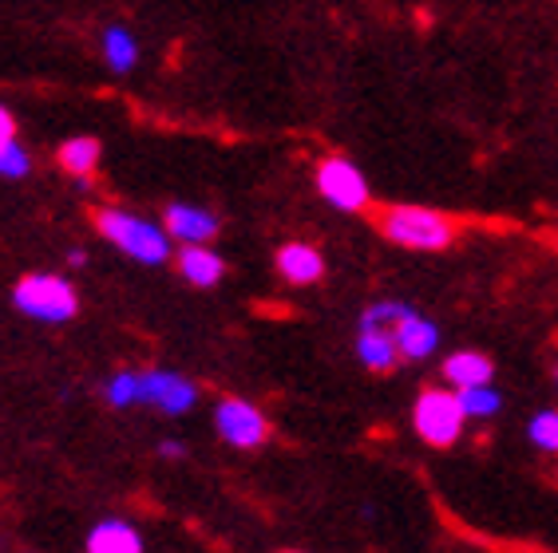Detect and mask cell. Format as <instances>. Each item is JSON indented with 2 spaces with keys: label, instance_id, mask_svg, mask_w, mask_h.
Here are the masks:
<instances>
[{
  "label": "cell",
  "instance_id": "cell-1",
  "mask_svg": "<svg viewBox=\"0 0 558 553\" xmlns=\"http://www.w3.org/2000/svg\"><path fill=\"white\" fill-rule=\"evenodd\" d=\"M92 222H96V230L108 237L116 249H123V254L143 261V266H162V261L171 257V234H167V225L143 222L140 213L104 206V210H96Z\"/></svg>",
  "mask_w": 558,
  "mask_h": 553
},
{
  "label": "cell",
  "instance_id": "cell-2",
  "mask_svg": "<svg viewBox=\"0 0 558 553\" xmlns=\"http://www.w3.org/2000/svg\"><path fill=\"white\" fill-rule=\"evenodd\" d=\"M376 225L400 249H444L460 234L451 218H444L440 210H428V206H388L376 213Z\"/></svg>",
  "mask_w": 558,
  "mask_h": 553
},
{
  "label": "cell",
  "instance_id": "cell-3",
  "mask_svg": "<svg viewBox=\"0 0 558 553\" xmlns=\"http://www.w3.org/2000/svg\"><path fill=\"white\" fill-rule=\"evenodd\" d=\"M12 300H16V309H21L24 317L44 320V324H64V320H72L75 309H80V297H75L72 281L52 276V273L21 276L16 288H12Z\"/></svg>",
  "mask_w": 558,
  "mask_h": 553
},
{
  "label": "cell",
  "instance_id": "cell-4",
  "mask_svg": "<svg viewBox=\"0 0 558 553\" xmlns=\"http://www.w3.org/2000/svg\"><path fill=\"white\" fill-rule=\"evenodd\" d=\"M412 423H416V435L432 447H451L456 439L463 435V404L456 392H444V388H424L416 400V411H412Z\"/></svg>",
  "mask_w": 558,
  "mask_h": 553
},
{
  "label": "cell",
  "instance_id": "cell-5",
  "mask_svg": "<svg viewBox=\"0 0 558 553\" xmlns=\"http://www.w3.org/2000/svg\"><path fill=\"white\" fill-rule=\"evenodd\" d=\"M215 427H218V435H222L226 443H230V447H238V451H254L269 439V419H266V415H262L254 404H246V400H234V395L218 400Z\"/></svg>",
  "mask_w": 558,
  "mask_h": 553
},
{
  "label": "cell",
  "instance_id": "cell-6",
  "mask_svg": "<svg viewBox=\"0 0 558 553\" xmlns=\"http://www.w3.org/2000/svg\"><path fill=\"white\" fill-rule=\"evenodd\" d=\"M317 191H322L325 202L344 213L368 210V182L349 159H337V155L325 159L322 167H317Z\"/></svg>",
  "mask_w": 558,
  "mask_h": 553
},
{
  "label": "cell",
  "instance_id": "cell-7",
  "mask_svg": "<svg viewBox=\"0 0 558 553\" xmlns=\"http://www.w3.org/2000/svg\"><path fill=\"white\" fill-rule=\"evenodd\" d=\"M140 383H143V404L159 407L167 415H186L194 407V400H198V388L174 372H143Z\"/></svg>",
  "mask_w": 558,
  "mask_h": 553
},
{
  "label": "cell",
  "instance_id": "cell-8",
  "mask_svg": "<svg viewBox=\"0 0 558 553\" xmlns=\"http://www.w3.org/2000/svg\"><path fill=\"white\" fill-rule=\"evenodd\" d=\"M356 356L373 372H392L397 360H404L392 324H380V320H368V317H361V329H356Z\"/></svg>",
  "mask_w": 558,
  "mask_h": 553
},
{
  "label": "cell",
  "instance_id": "cell-9",
  "mask_svg": "<svg viewBox=\"0 0 558 553\" xmlns=\"http://www.w3.org/2000/svg\"><path fill=\"white\" fill-rule=\"evenodd\" d=\"M162 225H167V234L174 242L183 245H206L210 237H218V218L210 210H203V206H183V202L167 206Z\"/></svg>",
  "mask_w": 558,
  "mask_h": 553
},
{
  "label": "cell",
  "instance_id": "cell-10",
  "mask_svg": "<svg viewBox=\"0 0 558 553\" xmlns=\"http://www.w3.org/2000/svg\"><path fill=\"white\" fill-rule=\"evenodd\" d=\"M392 332H397V344L404 360H428L432 352H436V344H440V329L412 309H404V317L397 320Z\"/></svg>",
  "mask_w": 558,
  "mask_h": 553
},
{
  "label": "cell",
  "instance_id": "cell-11",
  "mask_svg": "<svg viewBox=\"0 0 558 553\" xmlns=\"http://www.w3.org/2000/svg\"><path fill=\"white\" fill-rule=\"evenodd\" d=\"M278 273L290 281V285H313V281H322L325 273V261L322 254L305 242H290L278 249Z\"/></svg>",
  "mask_w": 558,
  "mask_h": 553
},
{
  "label": "cell",
  "instance_id": "cell-12",
  "mask_svg": "<svg viewBox=\"0 0 558 553\" xmlns=\"http://www.w3.org/2000/svg\"><path fill=\"white\" fill-rule=\"evenodd\" d=\"M174 266H179V273L198 288L218 285L222 273H226V261L215 254V249H206V245H183L179 257H174Z\"/></svg>",
  "mask_w": 558,
  "mask_h": 553
},
{
  "label": "cell",
  "instance_id": "cell-13",
  "mask_svg": "<svg viewBox=\"0 0 558 553\" xmlns=\"http://www.w3.org/2000/svg\"><path fill=\"white\" fill-rule=\"evenodd\" d=\"M87 553H143V538L131 521H104L87 538Z\"/></svg>",
  "mask_w": 558,
  "mask_h": 553
},
{
  "label": "cell",
  "instance_id": "cell-14",
  "mask_svg": "<svg viewBox=\"0 0 558 553\" xmlns=\"http://www.w3.org/2000/svg\"><path fill=\"white\" fill-rule=\"evenodd\" d=\"M492 360L480 356V352H456L444 360V380L456 383V388H475V383H492Z\"/></svg>",
  "mask_w": 558,
  "mask_h": 553
},
{
  "label": "cell",
  "instance_id": "cell-15",
  "mask_svg": "<svg viewBox=\"0 0 558 553\" xmlns=\"http://www.w3.org/2000/svg\"><path fill=\"white\" fill-rule=\"evenodd\" d=\"M56 162H60V171H68L72 179H92L99 167V143L96 138H68L64 147L56 150Z\"/></svg>",
  "mask_w": 558,
  "mask_h": 553
},
{
  "label": "cell",
  "instance_id": "cell-16",
  "mask_svg": "<svg viewBox=\"0 0 558 553\" xmlns=\"http://www.w3.org/2000/svg\"><path fill=\"white\" fill-rule=\"evenodd\" d=\"M104 56H108L111 72L123 75L140 60V44H135V36H131L128 28H108V33H104Z\"/></svg>",
  "mask_w": 558,
  "mask_h": 553
},
{
  "label": "cell",
  "instance_id": "cell-17",
  "mask_svg": "<svg viewBox=\"0 0 558 553\" xmlns=\"http://www.w3.org/2000/svg\"><path fill=\"white\" fill-rule=\"evenodd\" d=\"M456 395H460L463 415H468V419H487V415H495V411H499V404H504L492 383H475V388H456Z\"/></svg>",
  "mask_w": 558,
  "mask_h": 553
},
{
  "label": "cell",
  "instance_id": "cell-18",
  "mask_svg": "<svg viewBox=\"0 0 558 553\" xmlns=\"http://www.w3.org/2000/svg\"><path fill=\"white\" fill-rule=\"evenodd\" d=\"M526 435L535 443L538 451H547V455H558V411H538L526 427Z\"/></svg>",
  "mask_w": 558,
  "mask_h": 553
},
{
  "label": "cell",
  "instance_id": "cell-19",
  "mask_svg": "<svg viewBox=\"0 0 558 553\" xmlns=\"http://www.w3.org/2000/svg\"><path fill=\"white\" fill-rule=\"evenodd\" d=\"M33 171V159H28V150L9 138V143H0V179H24V174Z\"/></svg>",
  "mask_w": 558,
  "mask_h": 553
},
{
  "label": "cell",
  "instance_id": "cell-20",
  "mask_svg": "<svg viewBox=\"0 0 558 553\" xmlns=\"http://www.w3.org/2000/svg\"><path fill=\"white\" fill-rule=\"evenodd\" d=\"M108 404L111 407H131L143 404V383L135 372H119L116 380L108 383Z\"/></svg>",
  "mask_w": 558,
  "mask_h": 553
},
{
  "label": "cell",
  "instance_id": "cell-21",
  "mask_svg": "<svg viewBox=\"0 0 558 553\" xmlns=\"http://www.w3.org/2000/svg\"><path fill=\"white\" fill-rule=\"evenodd\" d=\"M9 138H16V119L0 107V143H9Z\"/></svg>",
  "mask_w": 558,
  "mask_h": 553
},
{
  "label": "cell",
  "instance_id": "cell-22",
  "mask_svg": "<svg viewBox=\"0 0 558 553\" xmlns=\"http://www.w3.org/2000/svg\"><path fill=\"white\" fill-rule=\"evenodd\" d=\"M159 455H162V458H183V455H186V447H183V443H162Z\"/></svg>",
  "mask_w": 558,
  "mask_h": 553
},
{
  "label": "cell",
  "instance_id": "cell-23",
  "mask_svg": "<svg viewBox=\"0 0 558 553\" xmlns=\"http://www.w3.org/2000/svg\"><path fill=\"white\" fill-rule=\"evenodd\" d=\"M555 380H558V368H555Z\"/></svg>",
  "mask_w": 558,
  "mask_h": 553
},
{
  "label": "cell",
  "instance_id": "cell-24",
  "mask_svg": "<svg viewBox=\"0 0 558 553\" xmlns=\"http://www.w3.org/2000/svg\"><path fill=\"white\" fill-rule=\"evenodd\" d=\"M290 553H298V550H290Z\"/></svg>",
  "mask_w": 558,
  "mask_h": 553
}]
</instances>
